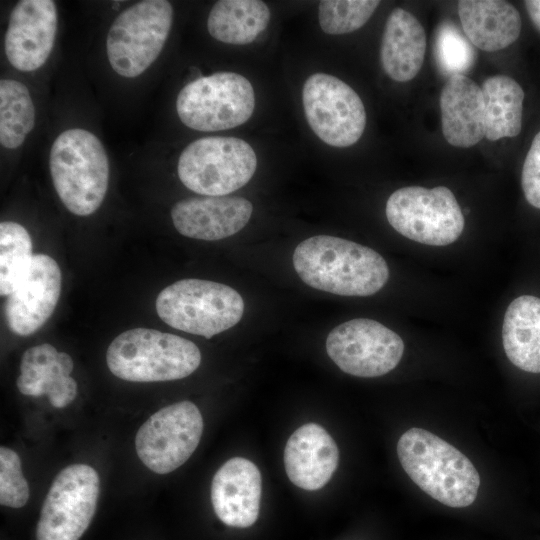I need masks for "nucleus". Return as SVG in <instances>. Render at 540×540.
Segmentation results:
<instances>
[{
    "mask_svg": "<svg viewBox=\"0 0 540 540\" xmlns=\"http://www.w3.org/2000/svg\"><path fill=\"white\" fill-rule=\"evenodd\" d=\"M293 266L308 286L341 296H370L389 278L384 258L361 244L328 235L305 239L293 253Z\"/></svg>",
    "mask_w": 540,
    "mask_h": 540,
    "instance_id": "1",
    "label": "nucleus"
},
{
    "mask_svg": "<svg viewBox=\"0 0 540 540\" xmlns=\"http://www.w3.org/2000/svg\"><path fill=\"white\" fill-rule=\"evenodd\" d=\"M397 453L407 475L433 499L453 508L475 501L480 486L478 471L462 452L440 437L411 428L399 438Z\"/></svg>",
    "mask_w": 540,
    "mask_h": 540,
    "instance_id": "2",
    "label": "nucleus"
},
{
    "mask_svg": "<svg viewBox=\"0 0 540 540\" xmlns=\"http://www.w3.org/2000/svg\"><path fill=\"white\" fill-rule=\"evenodd\" d=\"M109 370L131 382H161L185 378L200 365L199 348L178 335L134 328L118 335L106 353Z\"/></svg>",
    "mask_w": 540,
    "mask_h": 540,
    "instance_id": "3",
    "label": "nucleus"
},
{
    "mask_svg": "<svg viewBox=\"0 0 540 540\" xmlns=\"http://www.w3.org/2000/svg\"><path fill=\"white\" fill-rule=\"evenodd\" d=\"M55 190L73 214L88 216L102 204L109 180V162L101 141L84 129H69L54 141L49 158Z\"/></svg>",
    "mask_w": 540,
    "mask_h": 540,
    "instance_id": "4",
    "label": "nucleus"
},
{
    "mask_svg": "<svg viewBox=\"0 0 540 540\" xmlns=\"http://www.w3.org/2000/svg\"><path fill=\"white\" fill-rule=\"evenodd\" d=\"M156 311L169 326L209 339L241 320L244 301L228 285L188 278L167 286L159 293Z\"/></svg>",
    "mask_w": 540,
    "mask_h": 540,
    "instance_id": "5",
    "label": "nucleus"
},
{
    "mask_svg": "<svg viewBox=\"0 0 540 540\" xmlns=\"http://www.w3.org/2000/svg\"><path fill=\"white\" fill-rule=\"evenodd\" d=\"M256 168L257 156L248 142L213 136L191 142L180 154L177 172L195 193L226 196L246 185Z\"/></svg>",
    "mask_w": 540,
    "mask_h": 540,
    "instance_id": "6",
    "label": "nucleus"
},
{
    "mask_svg": "<svg viewBox=\"0 0 540 540\" xmlns=\"http://www.w3.org/2000/svg\"><path fill=\"white\" fill-rule=\"evenodd\" d=\"M173 8L166 0H144L121 12L106 40L109 63L120 76L142 74L159 56L169 35Z\"/></svg>",
    "mask_w": 540,
    "mask_h": 540,
    "instance_id": "7",
    "label": "nucleus"
},
{
    "mask_svg": "<svg viewBox=\"0 0 540 540\" xmlns=\"http://www.w3.org/2000/svg\"><path fill=\"white\" fill-rule=\"evenodd\" d=\"M254 107L252 84L234 72L199 77L186 84L176 100L182 123L204 132L240 126L251 117Z\"/></svg>",
    "mask_w": 540,
    "mask_h": 540,
    "instance_id": "8",
    "label": "nucleus"
},
{
    "mask_svg": "<svg viewBox=\"0 0 540 540\" xmlns=\"http://www.w3.org/2000/svg\"><path fill=\"white\" fill-rule=\"evenodd\" d=\"M389 224L415 242L445 246L463 232V212L453 194L444 186L403 187L394 191L386 203Z\"/></svg>",
    "mask_w": 540,
    "mask_h": 540,
    "instance_id": "9",
    "label": "nucleus"
},
{
    "mask_svg": "<svg viewBox=\"0 0 540 540\" xmlns=\"http://www.w3.org/2000/svg\"><path fill=\"white\" fill-rule=\"evenodd\" d=\"M100 480L94 468L72 464L62 469L43 502L37 540H79L95 514Z\"/></svg>",
    "mask_w": 540,
    "mask_h": 540,
    "instance_id": "10",
    "label": "nucleus"
},
{
    "mask_svg": "<svg viewBox=\"0 0 540 540\" xmlns=\"http://www.w3.org/2000/svg\"><path fill=\"white\" fill-rule=\"evenodd\" d=\"M302 104L310 128L330 146H351L365 130L366 111L361 98L333 75L309 76L303 85Z\"/></svg>",
    "mask_w": 540,
    "mask_h": 540,
    "instance_id": "11",
    "label": "nucleus"
},
{
    "mask_svg": "<svg viewBox=\"0 0 540 540\" xmlns=\"http://www.w3.org/2000/svg\"><path fill=\"white\" fill-rule=\"evenodd\" d=\"M203 432L198 407L181 401L161 408L139 428L138 457L151 471L167 474L183 465L196 450Z\"/></svg>",
    "mask_w": 540,
    "mask_h": 540,
    "instance_id": "12",
    "label": "nucleus"
},
{
    "mask_svg": "<svg viewBox=\"0 0 540 540\" xmlns=\"http://www.w3.org/2000/svg\"><path fill=\"white\" fill-rule=\"evenodd\" d=\"M326 351L343 372L371 378L385 375L398 365L404 342L385 325L356 318L336 326L328 334Z\"/></svg>",
    "mask_w": 540,
    "mask_h": 540,
    "instance_id": "13",
    "label": "nucleus"
},
{
    "mask_svg": "<svg viewBox=\"0 0 540 540\" xmlns=\"http://www.w3.org/2000/svg\"><path fill=\"white\" fill-rule=\"evenodd\" d=\"M61 292V271L48 255L36 254L29 271L7 296L5 318L10 330L29 336L50 318Z\"/></svg>",
    "mask_w": 540,
    "mask_h": 540,
    "instance_id": "14",
    "label": "nucleus"
},
{
    "mask_svg": "<svg viewBox=\"0 0 540 540\" xmlns=\"http://www.w3.org/2000/svg\"><path fill=\"white\" fill-rule=\"evenodd\" d=\"M57 8L51 0H22L11 11L5 54L20 71H34L48 59L57 32Z\"/></svg>",
    "mask_w": 540,
    "mask_h": 540,
    "instance_id": "15",
    "label": "nucleus"
},
{
    "mask_svg": "<svg viewBox=\"0 0 540 540\" xmlns=\"http://www.w3.org/2000/svg\"><path fill=\"white\" fill-rule=\"evenodd\" d=\"M252 212V203L243 197L207 196L177 202L171 210V217L180 234L214 241L243 229Z\"/></svg>",
    "mask_w": 540,
    "mask_h": 540,
    "instance_id": "16",
    "label": "nucleus"
},
{
    "mask_svg": "<svg viewBox=\"0 0 540 540\" xmlns=\"http://www.w3.org/2000/svg\"><path fill=\"white\" fill-rule=\"evenodd\" d=\"M262 492L257 466L243 457H233L215 473L211 501L217 517L231 527L246 528L259 515Z\"/></svg>",
    "mask_w": 540,
    "mask_h": 540,
    "instance_id": "17",
    "label": "nucleus"
},
{
    "mask_svg": "<svg viewBox=\"0 0 540 540\" xmlns=\"http://www.w3.org/2000/svg\"><path fill=\"white\" fill-rule=\"evenodd\" d=\"M339 460L338 447L320 425L307 423L289 437L284 450V465L290 481L304 490L314 491L327 484Z\"/></svg>",
    "mask_w": 540,
    "mask_h": 540,
    "instance_id": "18",
    "label": "nucleus"
},
{
    "mask_svg": "<svg viewBox=\"0 0 540 540\" xmlns=\"http://www.w3.org/2000/svg\"><path fill=\"white\" fill-rule=\"evenodd\" d=\"M73 360L48 343L27 349L21 358L19 391L28 396L47 395L55 408H64L77 395V383L70 376Z\"/></svg>",
    "mask_w": 540,
    "mask_h": 540,
    "instance_id": "19",
    "label": "nucleus"
},
{
    "mask_svg": "<svg viewBox=\"0 0 540 540\" xmlns=\"http://www.w3.org/2000/svg\"><path fill=\"white\" fill-rule=\"evenodd\" d=\"M442 132L455 147L468 148L485 136L482 88L465 75L448 77L440 94Z\"/></svg>",
    "mask_w": 540,
    "mask_h": 540,
    "instance_id": "20",
    "label": "nucleus"
},
{
    "mask_svg": "<svg viewBox=\"0 0 540 540\" xmlns=\"http://www.w3.org/2000/svg\"><path fill=\"white\" fill-rule=\"evenodd\" d=\"M458 14L465 36L483 51L502 50L520 35V14L507 1L462 0Z\"/></svg>",
    "mask_w": 540,
    "mask_h": 540,
    "instance_id": "21",
    "label": "nucleus"
},
{
    "mask_svg": "<svg viewBox=\"0 0 540 540\" xmlns=\"http://www.w3.org/2000/svg\"><path fill=\"white\" fill-rule=\"evenodd\" d=\"M426 50L421 23L408 11L394 9L388 16L380 47L382 68L393 80L407 82L420 71Z\"/></svg>",
    "mask_w": 540,
    "mask_h": 540,
    "instance_id": "22",
    "label": "nucleus"
},
{
    "mask_svg": "<svg viewBox=\"0 0 540 540\" xmlns=\"http://www.w3.org/2000/svg\"><path fill=\"white\" fill-rule=\"evenodd\" d=\"M502 340L506 356L519 369L540 373V298H515L504 315Z\"/></svg>",
    "mask_w": 540,
    "mask_h": 540,
    "instance_id": "23",
    "label": "nucleus"
},
{
    "mask_svg": "<svg viewBox=\"0 0 540 540\" xmlns=\"http://www.w3.org/2000/svg\"><path fill=\"white\" fill-rule=\"evenodd\" d=\"M270 16L260 0H220L210 10L207 29L220 42L246 45L267 28Z\"/></svg>",
    "mask_w": 540,
    "mask_h": 540,
    "instance_id": "24",
    "label": "nucleus"
},
{
    "mask_svg": "<svg viewBox=\"0 0 540 540\" xmlns=\"http://www.w3.org/2000/svg\"><path fill=\"white\" fill-rule=\"evenodd\" d=\"M485 104V137L496 141L517 136L522 127L524 91L506 75L487 78L482 84Z\"/></svg>",
    "mask_w": 540,
    "mask_h": 540,
    "instance_id": "25",
    "label": "nucleus"
},
{
    "mask_svg": "<svg viewBox=\"0 0 540 540\" xmlns=\"http://www.w3.org/2000/svg\"><path fill=\"white\" fill-rule=\"evenodd\" d=\"M35 125V108L27 87L13 79L0 81V143L16 149Z\"/></svg>",
    "mask_w": 540,
    "mask_h": 540,
    "instance_id": "26",
    "label": "nucleus"
},
{
    "mask_svg": "<svg viewBox=\"0 0 540 540\" xmlns=\"http://www.w3.org/2000/svg\"><path fill=\"white\" fill-rule=\"evenodd\" d=\"M32 241L27 230L12 221L0 224V294L8 296L31 266Z\"/></svg>",
    "mask_w": 540,
    "mask_h": 540,
    "instance_id": "27",
    "label": "nucleus"
},
{
    "mask_svg": "<svg viewBox=\"0 0 540 540\" xmlns=\"http://www.w3.org/2000/svg\"><path fill=\"white\" fill-rule=\"evenodd\" d=\"M380 4L374 0H323L318 5V21L323 32L340 35L361 28Z\"/></svg>",
    "mask_w": 540,
    "mask_h": 540,
    "instance_id": "28",
    "label": "nucleus"
},
{
    "mask_svg": "<svg viewBox=\"0 0 540 540\" xmlns=\"http://www.w3.org/2000/svg\"><path fill=\"white\" fill-rule=\"evenodd\" d=\"M435 56L440 71L451 77L464 75L475 62L469 39L451 21H443L435 37Z\"/></svg>",
    "mask_w": 540,
    "mask_h": 540,
    "instance_id": "29",
    "label": "nucleus"
},
{
    "mask_svg": "<svg viewBox=\"0 0 540 540\" xmlns=\"http://www.w3.org/2000/svg\"><path fill=\"white\" fill-rule=\"evenodd\" d=\"M29 486L23 476L19 455L7 447L0 448V504L21 508L29 499Z\"/></svg>",
    "mask_w": 540,
    "mask_h": 540,
    "instance_id": "30",
    "label": "nucleus"
},
{
    "mask_svg": "<svg viewBox=\"0 0 540 540\" xmlns=\"http://www.w3.org/2000/svg\"><path fill=\"white\" fill-rule=\"evenodd\" d=\"M526 200L540 209V132L534 137L526 155L521 175Z\"/></svg>",
    "mask_w": 540,
    "mask_h": 540,
    "instance_id": "31",
    "label": "nucleus"
},
{
    "mask_svg": "<svg viewBox=\"0 0 540 540\" xmlns=\"http://www.w3.org/2000/svg\"><path fill=\"white\" fill-rule=\"evenodd\" d=\"M524 4L532 22L540 30V0H527Z\"/></svg>",
    "mask_w": 540,
    "mask_h": 540,
    "instance_id": "32",
    "label": "nucleus"
}]
</instances>
